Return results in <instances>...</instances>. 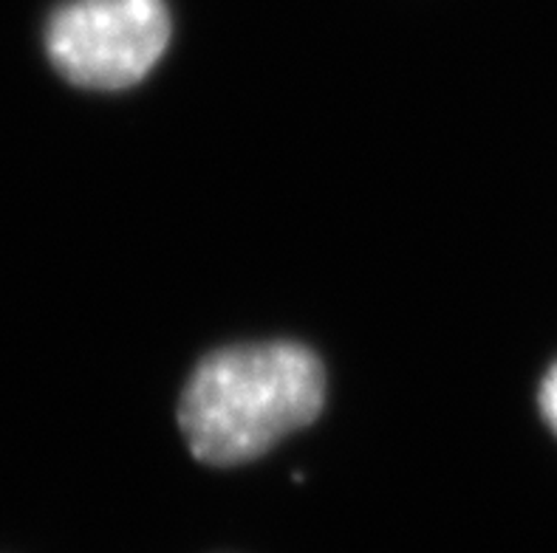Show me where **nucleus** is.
Returning <instances> with one entry per match:
<instances>
[{"mask_svg":"<svg viewBox=\"0 0 557 553\" xmlns=\"http://www.w3.org/2000/svg\"><path fill=\"white\" fill-rule=\"evenodd\" d=\"M537 401H541V413H544L546 424H549L552 432L557 435V362L552 365V370L546 373Z\"/></svg>","mask_w":557,"mask_h":553,"instance_id":"7ed1b4c3","label":"nucleus"},{"mask_svg":"<svg viewBox=\"0 0 557 553\" xmlns=\"http://www.w3.org/2000/svg\"><path fill=\"white\" fill-rule=\"evenodd\" d=\"M323 404V362L306 344H235L198 362L178 424L196 461L238 466L309 427Z\"/></svg>","mask_w":557,"mask_h":553,"instance_id":"f257e3e1","label":"nucleus"},{"mask_svg":"<svg viewBox=\"0 0 557 553\" xmlns=\"http://www.w3.org/2000/svg\"><path fill=\"white\" fill-rule=\"evenodd\" d=\"M168 0H69L49 17L46 54L60 77L88 91H125L170 46Z\"/></svg>","mask_w":557,"mask_h":553,"instance_id":"f03ea898","label":"nucleus"}]
</instances>
